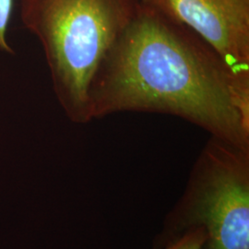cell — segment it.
<instances>
[{
    "label": "cell",
    "mask_w": 249,
    "mask_h": 249,
    "mask_svg": "<svg viewBox=\"0 0 249 249\" xmlns=\"http://www.w3.org/2000/svg\"><path fill=\"white\" fill-rule=\"evenodd\" d=\"M206 233L203 229H191L165 245L164 249H203Z\"/></svg>",
    "instance_id": "5b68a950"
},
{
    "label": "cell",
    "mask_w": 249,
    "mask_h": 249,
    "mask_svg": "<svg viewBox=\"0 0 249 249\" xmlns=\"http://www.w3.org/2000/svg\"><path fill=\"white\" fill-rule=\"evenodd\" d=\"M90 107L92 120L123 112L178 116L249 150V77L142 2L99 69Z\"/></svg>",
    "instance_id": "6da1fadb"
},
{
    "label": "cell",
    "mask_w": 249,
    "mask_h": 249,
    "mask_svg": "<svg viewBox=\"0 0 249 249\" xmlns=\"http://www.w3.org/2000/svg\"><path fill=\"white\" fill-rule=\"evenodd\" d=\"M14 0H0V52L13 53L7 37Z\"/></svg>",
    "instance_id": "8992f818"
},
{
    "label": "cell",
    "mask_w": 249,
    "mask_h": 249,
    "mask_svg": "<svg viewBox=\"0 0 249 249\" xmlns=\"http://www.w3.org/2000/svg\"><path fill=\"white\" fill-rule=\"evenodd\" d=\"M141 0H18L23 26L44 51L55 97L76 124L92 121L90 89Z\"/></svg>",
    "instance_id": "7a4b0ae2"
},
{
    "label": "cell",
    "mask_w": 249,
    "mask_h": 249,
    "mask_svg": "<svg viewBox=\"0 0 249 249\" xmlns=\"http://www.w3.org/2000/svg\"><path fill=\"white\" fill-rule=\"evenodd\" d=\"M191 30L235 73L249 77V0H141Z\"/></svg>",
    "instance_id": "277c9868"
},
{
    "label": "cell",
    "mask_w": 249,
    "mask_h": 249,
    "mask_svg": "<svg viewBox=\"0 0 249 249\" xmlns=\"http://www.w3.org/2000/svg\"><path fill=\"white\" fill-rule=\"evenodd\" d=\"M165 227L167 243L201 228L203 249H249V150L212 137Z\"/></svg>",
    "instance_id": "3957f363"
}]
</instances>
